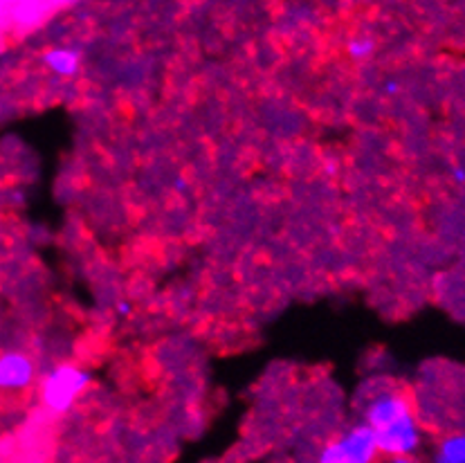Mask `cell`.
<instances>
[{"mask_svg":"<svg viewBox=\"0 0 465 463\" xmlns=\"http://www.w3.org/2000/svg\"><path fill=\"white\" fill-rule=\"evenodd\" d=\"M173 187H175V189H184V181H180V178H178V181L173 182Z\"/></svg>","mask_w":465,"mask_h":463,"instance_id":"12","label":"cell"},{"mask_svg":"<svg viewBox=\"0 0 465 463\" xmlns=\"http://www.w3.org/2000/svg\"><path fill=\"white\" fill-rule=\"evenodd\" d=\"M384 463H423L419 457H389Z\"/></svg>","mask_w":465,"mask_h":463,"instance_id":"8","label":"cell"},{"mask_svg":"<svg viewBox=\"0 0 465 463\" xmlns=\"http://www.w3.org/2000/svg\"><path fill=\"white\" fill-rule=\"evenodd\" d=\"M128 310H131V306H128L126 301H120V304H117V313H120V315H126Z\"/></svg>","mask_w":465,"mask_h":463,"instance_id":"11","label":"cell"},{"mask_svg":"<svg viewBox=\"0 0 465 463\" xmlns=\"http://www.w3.org/2000/svg\"><path fill=\"white\" fill-rule=\"evenodd\" d=\"M373 52H376V41L371 36L360 34L346 41V54L351 61H367Z\"/></svg>","mask_w":465,"mask_h":463,"instance_id":"7","label":"cell"},{"mask_svg":"<svg viewBox=\"0 0 465 463\" xmlns=\"http://www.w3.org/2000/svg\"><path fill=\"white\" fill-rule=\"evenodd\" d=\"M362 423L373 432L378 452L389 457H416L423 448L425 429L416 405L405 389L384 387L367 396Z\"/></svg>","mask_w":465,"mask_h":463,"instance_id":"1","label":"cell"},{"mask_svg":"<svg viewBox=\"0 0 465 463\" xmlns=\"http://www.w3.org/2000/svg\"><path fill=\"white\" fill-rule=\"evenodd\" d=\"M376 437L364 423H353L324 443L317 452L315 463H376Z\"/></svg>","mask_w":465,"mask_h":463,"instance_id":"3","label":"cell"},{"mask_svg":"<svg viewBox=\"0 0 465 463\" xmlns=\"http://www.w3.org/2000/svg\"><path fill=\"white\" fill-rule=\"evenodd\" d=\"M431 463H465V429L440 437L431 452Z\"/></svg>","mask_w":465,"mask_h":463,"instance_id":"6","label":"cell"},{"mask_svg":"<svg viewBox=\"0 0 465 463\" xmlns=\"http://www.w3.org/2000/svg\"><path fill=\"white\" fill-rule=\"evenodd\" d=\"M93 385V373L79 362H56L39 378V400L54 417L70 414Z\"/></svg>","mask_w":465,"mask_h":463,"instance_id":"2","label":"cell"},{"mask_svg":"<svg viewBox=\"0 0 465 463\" xmlns=\"http://www.w3.org/2000/svg\"><path fill=\"white\" fill-rule=\"evenodd\" d=\"M452 178H454V182H457V185H465V169L463 167L454 169Z\"/></svg>","mask_w":465,"mask_h":463,"instance_id":"10","label":"cell"},{"mask_svg":"<svg viewBox=\"0 0 465 463\" xmlns=\"http://www.w3.org/2000/svg\"><path fill=\"white\" fill-rule=\"evenodd\" d=\"M41 64L43 68L50 70L54 77L74 79L82 73L84 54L79 47L73 45H50L47 50H43Z\"/></svg>","mask_w":465,"mask_h":463,"instance_id":"5","label":"cell"},{"mask_svg":"<svg viewBox=\"0 0 465 463\" xmlns=\"http://www.w3.org/2000/svg\"><path fill=\"white\" fill-rule=\"evenodd\" d=\"M382 91H384V94H398V93H401V84H398V82H387L382 86Z\"/></svg>","mask_w":465,"mask_h":463,"instance_id":"9","label":"cell"},{"mask_svg":"<svg viewBox=\"0 0 465 463\" xmlns=\"http://www.w3.org/2000/svg\"><path fill=\"white\" fill-rule=\"evenodd\" d=\"M39 382V369L35 358L23 349L0 351V391H27Z\"/></svg>","mask_w":465,"mask_h":463,"instance_id":"4","label":"cell"}]
</instances>
